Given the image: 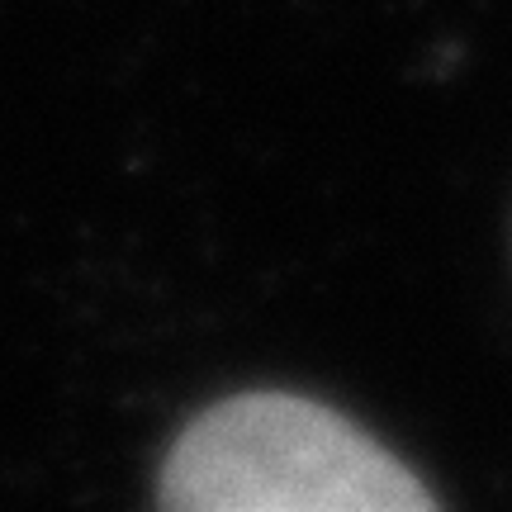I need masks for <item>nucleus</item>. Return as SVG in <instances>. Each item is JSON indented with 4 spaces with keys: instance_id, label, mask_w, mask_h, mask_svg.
<instances>
[{
    "instance_id": "1",
    "label": "nucleus",
    "mask_w": 512,
    "mask_h": 512,
    "mask_svg": "<svg viewBox=\"0 0 512 512\" xmlns=\"http://www.w3.org/2000/svg\"><path fill=\"white\" fill-rule=\"evenodd\" d=\"M157 503L176 512H422L432 494L323 403L238 394L181 432Z\"/></svg>"
}]
</instances>
